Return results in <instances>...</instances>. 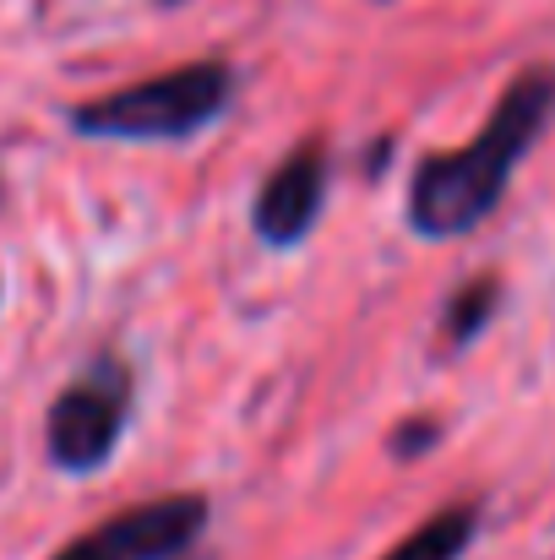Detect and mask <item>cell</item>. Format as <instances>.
Wrapping results in <instances>:
<instances>
[{
	"label": "cell",
	"mask_w": 555,
	"mask_h": 560,
	"mask_svg": "<svg viewBox=\"0 0 555 560\" xmlns=\"http://www.w3.org/2000/svg\"><path fill=\"white\" fill-rule=\"evenodd\" d=\"M555 115V71L551 66H529L496 104V115L485 120V131L458 148V153H436L414 170L408 186V223L425 240H452L469 234L474 223H485L501 201V190L512 180L518 159L534 148V137L545 131Z\"/></svg>",
	"instance_id": "obj_1"
},
{
	"label": "cell",
	"mask_w": 555,
	"mask_h": 560,
	"mask_svg": "<svg viewBox=\"0 0 555 560\" xmlns=\"http://www.w3.org/2000/svg\"><path fill=\"white\" fill-rule=\"evenodd\" d=\"M229 98H234V71L223 60H196L137 88H120L109 98L77 104L71 126L104 142H181L212 126L229 109Z\"/></svg>",
	"instance_id": "obj_2"
},
{
	"label": "cell",
	"mask_w": 555,
	"mask_h": 560,
	"mask_svg": "<svg viewBox=\"0 0 555 560\" xmlns=\"http://www.w3.org/2000/svg\"><path fill=\"white\" fill-rule=\"evenodd\" d=\"M126 402H131V375L120 371V365H99L93 375L71 381L55 397L49 424H44L49 457L60 468H71V474L99 468L115 452L120 430H126Z\"/></svg>",
	"instance_id": "obj_3"
},
{
	"label": "cell",
	"mask_w": 555,
	"mask_h": 560,
	"mask_svg": "<svg viewBox=\"0 0 555 560\" xmlns=\"http://www.w3.org/2000/svg\"><path fill=\"white\" fill-rule=\"evenodd\" d=\"M201 528H207L201 495H164L99 523L93 534L71 539L55 560H175L201 539Z\"/></svg>",
	"instance_id": "obj_4"
},
{
	"label": "cell",
	"mask_w": 555,
	"mask_h": 560,
	"mask_svg": "<svg viewBox=\"0 0 555 560\" xmlns=\"http://www.w3.org/2000/svg\"><path fill=\"white\" fill-rule=\"evenodd\" d=\"M322 196H327V148L305 142L262 180L251 223L267 245H294V240L311 234V223L322 212Z\"/></svg>",
	"instance_id": "obj_5"
},
{
	"label": "cell",
	"mask_w": 555,
	"mask_h": 560,
	"mask_svg": "<svg viewBox=\"0 0 555 560\" xmlns=\"http://www.w3.org/2000/svg\"><path fill=\"white\" fill-rule=\"evenodd\" d=\"M474 528H479V512L474 506H447L430 523H419L408 539H397L381 560H458L469 550Z\"/></svg>",
	"instance_id": "obj_6"
},
{
	"label": "cell",
	"mask_w": 555,
	"mask_h": 560,
	"mask_svg": "<svg viewBox=\"0 0 555 560\" xmlns=\"http://www.w3.org/2000/svg\"><path fill=\"white\" fill-rule=\"evenodd\" d=\"M496 300H501L496 278H474V283L447 305V316H441V343H447V349H463L469 338H479V327L490 322Z\"/></svg>",
	"instance_id": "obj_7"
},
{
	"label": "cell",
	"mask_w": 555,
	"mask_h": 560,
	"mask_svg": "<svg viewBox=\"0 0 555 560\" xmlns=\"http://www.w3.org/2000/svg\"><path fill=\"white\" fill-rule=\"evenodd\" d=\"M436 435H441V430H436L430 419H414V424H403V430L392 435V452H397V457H414V452L436 446Z\"/></svg>",
	"instance_id": "obj_8"
}]
</instances>
